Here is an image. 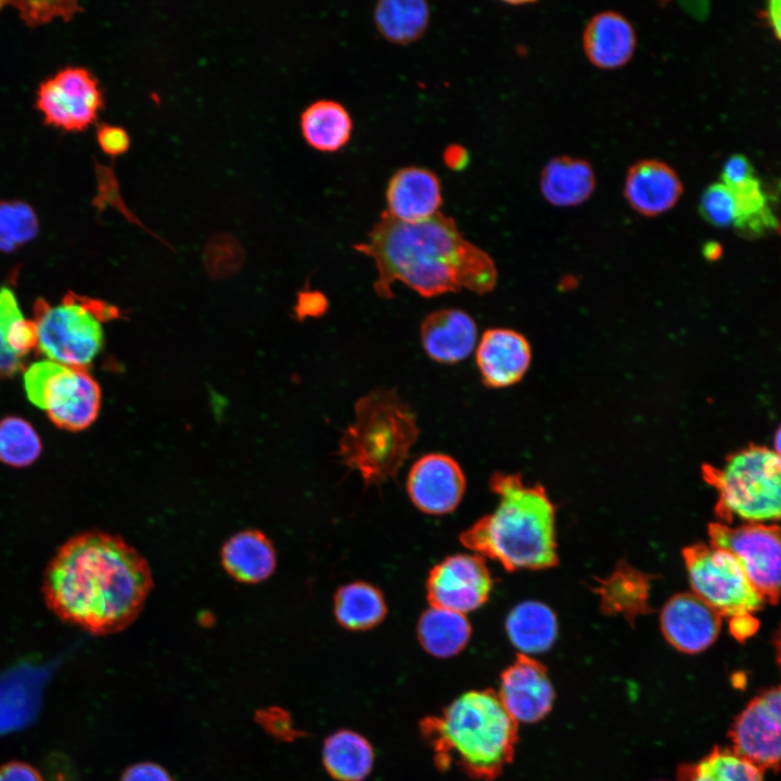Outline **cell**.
Masks as SVG:
<instances>
[{"label": "cell", "mask_w": 781, "mask_h": 781, "mask_svg": "<svg viewBox=\"0 0 781 781\" xmlns=\"http://www.w3.org/2000/svg\"><path fill=\"white\" fill-rule=\"evenodd\" d=\"M35 105L46 125L79 132L97 121L104 107V94L88 68L66 66L40 82Z\"/></svg>", "instance_id": "cell-11"}, {"label": "cell", "mask_w": 781, "mask_h": 781, "mask_svg": "<svg viewBox=\"0 0 781 781\" xmlns=\"http://www.w3.org/2000/svg\"><path fill=\"white\" fill-rule=\"evenodd\" d=\"M426 355L436 362L452 364L469 357L477 341L474 319L460 309H439L427 315L420 328Z\"/></svg>", "instance_id": "cell-20"}, {"label": "cell", "mask_w": 781, "mask_h": 781, "mask_svg": "<svg viewBox=\"0 0 781 781\" xmlns=\"http://www.w3.org/2000/svg\"><path fill=\"white\" fill-rule=\"evenodd\" d=\"M386 614L387 605L382 592L369 582L346 584L334 596V615L345 629H371L382 623Z\"/></svg>", "instance_id": "cell-28"}, {"label": "cell", "mask_w": 781, "mask_h": 781, "mask_svg": "<svg viewBox=\"0 0 781 781\" xmlns=\"http://www.w3.org/2000/svg\"><path fill=\"white\" fill-rule=\"evenodd\" d=\"M153 588L146 560L120 536L86 530L57 548L42 579L47 607L95 636L124 630Z\"/></svg>", "instance_id": "cell-1"}, {"label": "cell", "mask_w": 781, "mask_h": 781, "mask_svg": "<svg viewBox=\"0 0 781 781\" xmlns=\"http://www.w3.org/2000/svg\"><path fill=\"white\" fill-rule=\"evenodd\" d=\"M5 4H9L7 1H0V11L3 9Z\"/></svg>", "instance_id": "cell-48"}, {"label": "cell", "mask_w": 781, "mask_h": 781, "mask_svg": "<svg viewBox=\"0 0 781 781\" xmlns=\"http://www.w3.org/2000/svg\"><path fill=\"white\" fill-rule=\"evenodd\" d=\"M766 21L771 27L773 35L777 39H780L781 34V3L779 0H771L767 3L765 12Z\"/></svg>", "instance_id": "cell-45"}, {"label": "cell", "mask_w": 781, "mask_h": 781, "mask_svg": "<svg viewBox=\"0 0 781 781\" xmlns=\"http://www.w3.org/2000/svg\"><path fill=\"white\" fill-rule=\"evenodd\" d=\"M754 177V169L745 155H731L725 163L721 171V182L733 188Z\"/></svg>", "instance_id": "cell-40"}, {"label": "cell", "mask_w": 781, "mask_h": 781, "mask_svg": "<svg viewBox=\"0 0 781 781\" xmlns=\"http://www.w3.org/2000/svg\"><path fill=\"white\" fill-rule=\"evenodd\" d=\"M42 443L25 419L8 415L0 420V462L12 468L31 465L41 454Z\"/></svg>", "instance_id": "cell-33"}, {"label": "cell", "mask_w": 781, "mask_h": 781, "mask_svg": "<svg viewBox=\"0 0 781 781\" xmlns=\"http://www.w3.org/2000/svg\"><path fill=\"white\" fill-rule=\"evenodd\" d=\"M38 232L39 220L33 206L21 200H0V252L16 251Z\"/></svg>", "instance_id": "cell-34"}, {"label": "cell", "mask_w": 781, "mask_h": 781, "mask_svg": "<svg viewBox=\"0 0 781 781\" xmlns=\"http://www.w3.org/2000/svg\"><path fill=\"white\" fill-rule=\"evenodd\" d=\"M511 643L522 654H537L549 650L558 636L554 612L538 601H524L514 606L505 619Z\"/></svg>", "instance_id": "cell-25"}, {"label": "cell", "mask_w": 781, "mask_h": 781, "mask_svg": "<svg viewBox=\"0 0 781 781\" xmlns=\"http://www.w3.org/2000/svg\"><path fill=\"white\" fill-rule=\"evenodd\" d=\"M0 781H42V779L31 766L12 761L0 767Z\"/></svg>", "instance_id": "cell-43"}, {"label": "cell", "mask_w": 781, "mask_h": 781, "mask_svg": "<svg viewBox=\"0 0 781 781\" xmlns=\"http://www.w3.org/2000/svg\"><path fill=\"white\" fill-rule=\"evenodd\" d=\"M387 210L392 217L407 222L425 220L438 213L441 188L437 176L422 167L399 169L386 189Z\"/></svg>", "instance_id": "cell-21"}, {"label": "cell", "mask_w": 781, "mask_h": 781, "mask_svg": "<svg viewBox=\"0 0 781 781\" xmlns=\"http://www.w3.org/2000/svg\"><path fill=\"white\" fill-rule=\"evenodd\" d=\"M97 142L105 154L119 156L126 153L130 146L128 131L118 125L101 123L97 126Z\"/></svg>", "instance_id": "cell-39"}, {"label": "cell", "mask_w": 781, "mask_h": 781, "mask_svg": "<svg viewBox=\"0 0 781 781\" xmlns=\"http://www.w3.org/2000/svg\"><path fill=\"white\" fill-rule=\"evenodd\" d=\"M702 217L716 227L733 226L735 208L730 188L722 182L708 185L700 201Z\"/></svg>", "instance_id": "cell-37"}, {"label": "cell", "mask_w": 781, "mask_h": 781, "mask_svg": "<svg viewBox=\"0 0 781 781\" xmlns=\"http://www.w3.org/2000/svg\"><path fill=\"white\" fill-rule=\"evenodd\" d=\"M721 247L717 243H709L705 246L704 252L708 258H715L720 255Z\"/></svg>", "instance_id": "cell-47"}, {"label": "cell", "mask_w": 781, "mask_h": 781, "mask_svg": "<svg viewBox=\"0 0 781 781\" xmlns=\"http://www.w3.org/2000/svg\"><path fill=\"white\" fill-rule=\"evenodd\" d=\"M660 622L668 643L688 654L710 646L721 627V616L695 593L671 597L662 610Z\"/></svg>", "instance_id": "cell-16"}, {"label": "cell", "mask_w": 781, "mask_h": 781, "mask_svg": "<svg viewBox=\"0 0 781 781\" xmlns=\"http://www.w3.org/2000/svg\"><path fill=\"white\" fill-rule=\"evenodd\" d=\"M780 705V688H770L747 703L729 730L731 751L763 771L779 770Z\"/></svg>", "instance_id": "cell-12"}, {"label": "cell", "mask_w": 781, "mask_h": 781, "mask_svg": "<svg viewBox=\"0 0 781 781\" xmlns=\"http://www.w3.org/2000/svg\"><path fill=\"white\" fill-rule=\"evenodd\" d=\"M730 190L735 208L733 227L743 234L754 236L778 229V222L767 204L761 183L755 176Z\"/></svg>", "instance_id": "cell-32"}, {"label": "cell", "mask_w": 781, "mask_h": 781, "mask_svg": "<svg viewBox=\"0 0 781 781\" xmlns=\"http://www.w3.org/2000/svg\"><path fill=\"white\" fill-rule=\"evenodd\" d=\"M683 190L680 176L669 164L643 158L628 168L623 193L635 212L655 217L675 207Z\"/></svg>", "instance_id": "cell-17"}, {"label": "cell", "mask_w": 781, "mask_h": 781, "mask_svg": "<svg viewBox=\"0 0 781 781\" xmlns=\"http://www.w3.org/2000/svg\"><path fill=\"white\" fill-rule=\"evenodd\" d=\"M24 388L28 400L62 430H86L99 415L101 388L85 368L35 362L24 370Z\"/></svg>", "instance_id": "cell-8"}, {"label": "cell", "mask_w": 781, "mask_h": 781, "mask_svg": "<svg viewBox=\"0 0 781 781\" xmlns=\"http://www.w3.org/2000/svg\"><path fill=\"white\" fill-rule=\"evenodd\" d=\"M299 127L305 141L311 148L322 152H335L348 142L353 119L342 103L319 99L303 110Z\"/></svg>", "instance_id": "cell-24"}, {"label": "cell", "mask_w": 781, "mask_h": 781, "mask_svg": "<svg viewBox=\"0 0 781 781\" xmlns=\"http://www.w3.org/2000/svg\"><path fill=\"white\" fill-rule=\"evenodd\" d=\"M322 763L336 781H363L373 768L374 752L363 735L341 729L324 740Z\"/></svg>", "instance_id": "cell-26"}, {"label": "cell", "mask_w": 781, "mask_h": 781, "mask_svg": "<svg viewBox=\"0 0 781 781\" xmlns=\"http://www.w3.org/2000/svg\"><path fill=\"white\" fill-rule=\"evenodd\" d=\"M355 249L373 259L375 293L393 297L400 282L424 297L463 289L479 295L491 292L498 280L492 258L468 241L454 220L437 213L415 222L401 221L384 212Z\"/></svg>", "instance_id": "cell-2"}, {"label": "cell", "mask_w": 781, "mask_h": 781, "mask_svg": "<svg viewBox=\"0 0 781 781\" xmlns=\"http://www.w3.org/2000/svg\"><path fill=\"white\" fill-rule=\"evenodd\" d=\"M23 316L14 292L10 287L0 290V380L12 377L25 370V358L17 355L10 344L12 323Z\"/></svg>", "instance_id": "cell-35"}, {"label": "cell", "mask_w": 781, "mask_h": 781, "mask_svg": "<svg viewBox=\"0 0 781 781\" xmlns=\"http://www.w3.org/2000/svg\"><path fill=\"white\" fill-rule=\"evenodd\" d=\"M648 592L646 576L627 564L618 565L598 588L602 610L623 614L630 622L649 610Z\"/></svg>", "instance_id": "cell-29"}, {"label": "cell", "mask_w": 781, "mask_h": 781, "mask_svg": "<svg viewBox=\"0 0 781 781\" xmlns=\"http://www.w3.org/2000/svg\"><path fill=\"white\" fill-rule=\"evenodd\" d=\"M492 578L485 559L474 554H454L435 565L426 580L431 606L461 614L486 603Z\"/></svg>", "instance_id": "cell-13"}, {"label": "cell", "mask_w": 781, "mask_h": 781, "mask_svg": "<svg viewBox=\"0 0 781 781\" xmlns=\"http://www.w3.org/2000/svg\"><path fill=\"white\" fill-rule=\"evenodd\" d=\"M119 781H175L169 771L163 766L142 761L128 767Z\"/></svg>", "instance_id": "cell-42"}, {"label": "cell", "mask_w": 781, "mask_h": 781, "mask_svg": "<svg viewBox=\"0 0 781 781\" xmlns=\"http://www.w3.org/2000/svg\"><path fill=\"white\" fill-rule=\"evenodd\" d=\"M327 297L319 291L306 289L298 293L294 308L298 321L307 317H320L328 310Z\"/></svg>", "instance_id": "cell-41"}, {"label": "cell", "mask_w": 781, "mask_h": 781, "mask_svg": "<svg viewBox=\"0 0 781 781\" xmlns=\"http://www.w3.org/2000/svg\"><path fill=\"white\" fill-rule=\"evenodd\" d=\"M532 361L527 338L511 329H488L478 343L476 363L483 383L502 388L520 382Z\"/></svg>", "instance_id": "cell-18"}, {"label": "cell", "mask_w": 781, "mask_h": 781, "mask_svg": "<svg viewBox=\"0 0 781 781\" xmlns=\"http://www.w3.org/2000/svg\"><path fill=\"white\" fill-rule=\"evenodd\" d=\"M704 479L718 495L719 523L779 521L781 512V462L774 450L750 445L730 454L721 468L704 465Z\"/></svg>", "instance_id": "cell-6"}, {"label": "cell", "mask_w": 781, "mask_h": 781, "mask_svg": "<svg viewBox=\"0 0 781 781\" xmlns=\"http://www.w3.org/2000/svg\"><path fill=\"white\" fill-rule=\"evenodd\" d=\"M419 433L415 413L395 389H374L357 400L338 454L366 486L379 485L396 476Z\"/></svg>", "instance_id": "cell-5"}, {"label": "cell", "mask_w": 781, "mask_h": 781, "mask_svg": "<svg viewBox=\"0 0 781 781\" xmlns=\"http://www.w3.org/2000/svg\"><path fill=\"white\" fill-rule=\"evenodd\" d=\"M430 9L421 0H385L374 9V22L381 35L393 43L406 44L423 35Z\"/></svg>", "instance_id": "cell-30"}, {"label": "cell", "mask_w": 781, "mask_h": 781, "mask_svg": "<svg viewBox=\"0 0 781 781\" xmlns=\"http://www.w3.org/2000/svg\"><path fill=\"white\" fill-rule=\"evenodd\" d=\"M489 487L499 503L461 533V543L508 572L556 565L555 510L543 487L503 472L491 475Z\"/></svg>", "instance_id": "cell-3"}, {"label": "cell", "mask_w": 781, "mask_h": 781, "mask_svg": "<svg viewBox=\"0 0 781 781\" xmlns=\"http://www.w3.org/2000/svg\"><path fill=\"white\" fill-rule=\"evenodd\" d=\"M97 170L99 194L95 197V204L98 206L111 204L115 208H117L129 221L135 222L148 230L144 225L141 223V221L129 210V208L123 201L113 167L97 166Z\"/></svg>", "instance_id": "cell-38"}, {"label": "cell", "mask_w": 781, "mask_h": 781, "mask_svg": "<svg viewBox=\"0 0 781 781\" xmlns=\"http://www.w3.org/2000/svg\"><path fill=\"white\" fill-rule=\"evenodd\" d=\"M729 627L737 640L744 641L755 633L758 628V620L752 614L734 616L729 618Z\"/></svg>", "instance_id": "cell-44"}, {"label": "cell", "mask_w": 781, "mask_h": 781, "mask_svg": "<svg viewBox=\"0 0 781 781\" xmlns=\"http://www.w3.org/2000/svg\"><path fill=\"white\" fill-rule=\"evenodd\" d=\"M221 563L235 580L256 584L274 572L277 555L273 543L264 533L247 529L236 533L223 543Z\"/></svg>", "instance_id": "cell-23"}, {"label": "cell", "mask_w": 781, "mask_h": 781, "mask_svg": "<svg viewBox=\"0 0 781 781\" xmlns=\"http://www.w3.org/2000/svg\"><path fill=\"white\" fill-rule=\"evenodd\" d=\"M497 694L510 716L524 724L543 719L555 697L546 666L522 653L501 673Z\"/></svg>", "instance_id": "cell-14"}, {"label": "cell", "mask_w": 781, "mask_h": 781, "mask_svg": "<svg viewBox=\"0 0 781 781\" xmlns=\"http://www.w3.org/2000/svg\"><path fill=\"white\" fill-rule=\"evenodd\" d=\"M678 781H764V771L734 754L715 746L695 764L681 765Z\"/></svg>", "instance_id": "cell-31"}, {"label": "cell", "mask_w": 781, "mask_h": 781, "mask_svg": "<svg viewBox=\"0 0 781 781\" xmlns=\"http://www.w3.org/2000/svg\"><path fill=\"white\" fill-rule=\"evenodd\" d=\"M10 4L15 8L20 18L28 27H38L56 18L68 22L82 11V7L73 0L14 1Z\"/></svg>", "instance_id": "cell-36"}, {"label": "cell", "mask_w": 781, "mask_h": 781, "mask_svg": "<svg viewBox=\"0 0 781 781\" xmlns=\"http://www.w3.org/2000/svg\"><path fill=\"white\" fill-rule=\"evenodd\" d=\"M683 559L693 593L721 617L753 614L765 600L728 551L703 543L684 548Z\"/></svg>", "instance_id": "cell-9"}, {"label": "cell", "mask_w": 781, "mask_h": 781, "mask_svg": "<svg viewBox=\"0 0 781 781\" xmlns=\"http://www.w3.org/2000/svg\"><path fill=\"white\" fill-rule=\"evenodd\" d=\"M465 476L459 463L444 453H427L411 466L407 490L422 512L443 515L453 511L465 491Z\"/></svg>", "instance_id": "cell-15"}, {"label": "cell", "mask_w": 781, "mask_h": 781, "mask_svg": "<svg viewBox=\"0 0 781 781\" xmlns=\"http://www.w3.org/2000/svg\"><path fill=\"white\" fill-rule=\"evenodd\" d=\"M582 51L591 65L617 69L630 62L637 48V34L622 13L604 10L592 15L581 35Z\"/></svg>", "instance_id": "cell-19"}, {"label": "cell", "mask_w": 781, "mask_h": 781, "mask_svg": "<svg viewBox=\"0 0 781 781\" xmlns=\"http://www.w3.org/2000/svg\"><path fill=\"white\" fill-rule=\"evenodd\" d=\"M419 727L440 771L456 767L476 781L496 780L512 763L518 740L517 722L491 689L462 693Z\"/></svg>", "instance_id": "cell-4"}, {"label": "cell", "mask_w": 781, "mask_h": 781, "mask_svg": "<svg viewBox=\"0 0 781 781\" xmlns=\"http://www.w3.org/2000/svg\"><path fill=\"white\" fill-rule=\"evenodd\" d=\"M445 159L452 168H459L466 161V154L460 146H451L445 153Z\"/></svg>", "instance_id": "cell-46"}, {"label": "cell", "mask_w": 781, "mask_h": 781, "mask_svg": "<svg viewBox=\"0 0 781 781\" xmlns=\"http://www.w3.org/2000/svg\"><path fill=\"white\" fill-rule=\"evenodd\" d=\"M472 627L465 614L431 606L417 625V637L428 654L449 658L459 654L469 643Z\"/></svg>", "instance_id": "cell-27"}, {"label": "cell", "mask_w": 781, "mask_h": 781, "mask_svg": "<svg viewBox=\"0 0 781 781\" xmlns=\"http://www.w3.org/2000/svg\"><path fill=\"white\" fill-rule=\"evenodd\" d=\"M119 317L116 306L73 292L57 305L38 298L33 319L37 349L49 360L87 369L103 347L102 323Z\"/></svg>", "instance_id": "cell-7"}, {"label": "cell", "mask_w": 781, "mask_h": 781, "mask_svg": "<svg viewBox=\"0 0 781 781\" xmlns=\"http://www.w3.org/2000/svg\"><path fill=\"white\" fill-rule=\"evenodd\" d=\"M710 545L733 555L765 602L777 603L780 592V530L777 525L712 523Z\"/></svg>", "instance_id": "cell-10"}, {"label": "cell", "mask_w": 781, "mask_h": 781, "mask_svg": "<svg viewBox=\"0 0 781 781\" xmlns=\"http://www.w3.org/2000/svg\"><path fill=\"white\" fill-rule=\"evenodd\" d=\"M596 187L592 165L585 158L569 155L551 158L542 168L539 179L542 196L558 207L584 204L592 196Z\"/></svg>", "instance_id": "cell-22"}]
</instances>
